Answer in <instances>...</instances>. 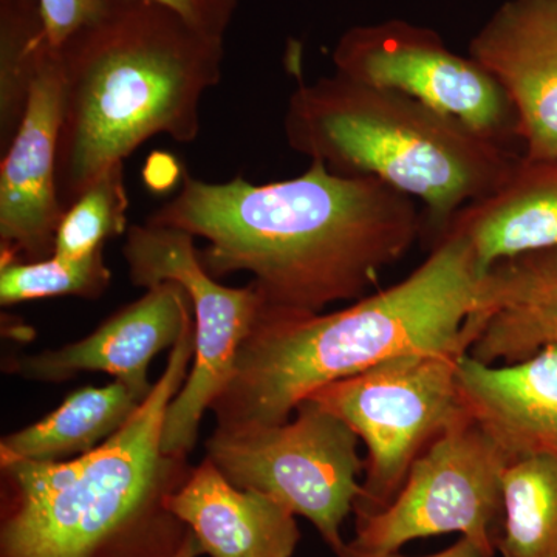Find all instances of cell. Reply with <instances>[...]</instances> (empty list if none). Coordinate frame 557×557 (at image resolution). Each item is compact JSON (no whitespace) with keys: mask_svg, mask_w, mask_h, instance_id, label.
I'll list each match as a JSON object with an SVG mask.
<instances>
[{"mask_svg":"<svg viewBox=\"0 0 557 557\" xmlns=\"http://www.w3.org/2000/svg\"><path fill=\"white\" fill-rule=\"evenodd\" d=\"M457 387L469 416L509 461L557 456L556 344L515 364H483L465 355L458 362Z\"/></svg>","mask_w":557,"mask_h":557,"instance_id":"5bb4252c","label":"cell"},{"mask_svg":"<svg viewBox=\"0 0 557 557\" xmlns=\"http://www.w3.org/2000/svg\"><path fill=\"white\" fill-rule=\"evenodd\" d=\"M49 42L39 0H0V150L9 148L27 108L40 50Z\"/></svg>","mask_w":557,"mask_h":557,"instance_id":"ffe728a7","label":"cell"},{"mask_svg":"<svg viewBox=\"0 0 557 557\" xmlns=\"http://www.w3.org/2000/svg\"><path fill=\"white\" fill-rule=\"evenodd\" d=\"M177 11L194 27L219 38H225L233 24L239 0H153Z\"/></svg>","mask_w":557,"mask_h":557,"instance_id":"cb8c5ba5","label":"cell"},{"mask_svg":"<svg viewBox=\"0 0 557 557\" xmlns=\"http://www.w3.org/2000/svg\"><path fill=\"white\" fill-rule=\"evenodd\" d=\"M129 197L124 186V163L108 168L65 211L54 239L57 258H86L106 242L127 233Z\"/></svg>","mask_w":557,"mask_h":557,"instance_id":"44dd1931","label":"cell"},{"mask_svg":"<svg viewBox=\"0 0 557 557\" xmlns=\"http://www.w3.org/2000/svg\"><path fill=\"white\" fill-rule=\"evenodd\" d=\"M223 39L153 0H101L60 47L57 188L65 211L148 139L196 141L201 100L222 81Z\"/></svg>","mask_w":557,"mask_h":557,"instance_id":"3957f363","label":"cell"},{"mask_svg":"<svg viewBox=\"0 0 557 557\" xmlns=\"http://www.w3.org/2000/svg\"><path fill=\"white\" fill-rule=\"evenodd\" d=\"M146 222L207 240L199 252L212 277L245 271L265 306L311 313L368 296L381 271L424 236L412 197L321 161L265 185L242 175L209 183L183 171L177 196Z\"/></svg>","mask_w":557,"mask_h":557,"instance_id":"6da1fadb","label":"cell"},{"mask_svg":"<svg viewBox=\"0 0 557 557\" xmlns=\"http://www.w3.org/2000/svg\"><path fill=\"white\" fill-rule=\"evenodd\" d=\"M469 57L507 91L522 156L557 157V0H507L475 33Z\"/></svg>","mask_w":557,"mask_h":557,"instance_id":"7c38bea8","label":"cell"},{"mask_svg":"<svg viewBox=\"0 0 557 557\" xmlns=\"http://www.w3.org/2000/svg\"><path fill=\"white\" fill-rule=\"evenodd\" d=\"M146 398L121 381L83 387L30 426L0 442V463L13 460L62 461L83 456L119 432Z\"/></svg>","mask_w":557,"mask_h":557,"instance_id":"ac0fdd59","label":"cell"},{"mask_svg":"<svg viewBox=\"0 0 557 557\" xmlns=\"http://www.w3.org/2000/svg\"><path fill=\"white\" fill-rule=\"evenodd\" d=\"M448 230L467 237L483 274L502 260L557 247V157L520 156L508 178L461 209Z\"/></svg>","mask_w":557,"mask_h":557,"instance_id":"e0dca14e","label":"cell"},{"mask_svg":"<svg viewBox=\"0 0 557 557\" xmlns=\"http://www.w3.org/2000/svg\"><path fill=\"white\" fill-rule=\"evenodd\" d=\"M194 318L185 288L164 282L146 289L86 338L57 350L17 359L14 372L40 383H62L81 372H104L148 398L149 364L177 344Z\"/></svg>","mask_w":557,"mask_h":557,"instance_id":"4fadbf2b","label":"cell"},{"mask_svg":"<svg viewBox=\"0 0 557 557\" xmlns=\"http://www.w3.org/2000/svg\"><path fill=\"white\" fill-rule=\"evenodd\" d=\"M485 325L475 311L467 335L440 350L387 359L310 395L368 446L357 518L383 511L398 496L413 461L467 412L457 387L458 362Z\"/></svg>","mask_w":557,"mask_h":557,"instance_id":"8992f818","label":"cell"},{"mask_svg":"<svg viewBox=\"0 0 557 557\" xmlns=\"http://www.w3.org/2000/svg\"><path fill=\"white\" fill-rule=\"evenodd\" d=\"M483 276L467 237L448 230L408 277L347 309L263 304L209 409L215 426L285 423L318 388L387 359L453 346L479 309Z\"/></svg>","mask_w":557,"mask_h":557,"instance_id":"7a4b0ae2","label":"cell"},{"mask_svg":"<svg viewBox=\"0 0 557 557\" xmlns=\"http://www.w3.org/2000/svg\"><path fill=\"white\" fill-rule=\"evenodd\" d=\"M296 417L270 426L218 428L207 458L240 490L256 491L306 518L333 553L361 493V440L341 418L304 399Z\"/></svg>","mask_w":557,"mask_h":557,"instance_id":"52a82bcc","label":"cell"},{"mask_svg":"<svg viewBox=\"0 0 557 557\" xmlns=\"http://www.w3.org/2000/svg\"><path fill=\"white\" fill-rule=\"evenodd\" d=\"M496 553L491 552L486 547H483L479 542L472 541V539L461 536L458 539L456 544L445 552L435 553V555L423 556V557H494ZM336 557H409L399 555L398 552L392 553H372V552H362V549H358L351 547L348 542L344 544V547L336 553Z\"/></svg>","mask_w":557,"mask_h":557,"instance_id":"d4e9b609","label":"cell"},{"mask_svg":"<svg viewBox=\"0 0 557 557\" xmlns=\"http://www.w3.org/2000/svg\"><path fill=\"white\" fill-rule=\"evenodd\" d=\"M101 0H39L47 40L60 49L100 9Z\"/></svg>","mask_w":557,"mask_h":557,"instance_id":"603a6c76","label":"cell"},{"mask_svg":"<svg viewBox=\"0 0 557 557\" xmlns=\"http://www.w3.org/2000/svg\"><path fill=\"white\" fill-rule=\"evenodd\" d=\"M485 325L469 357L496 366L525 361L557 346V247L496 263L480 287Z\"/></svg>","mask_w":557,"mask_h":557,"instance_id":"2e32d148","label":"cell"},{"mask_svg":"<svg viewBox=\"0 0 557 557\" xmlns=\"http://www.w3.org/2000/svg\"><path fill=\"white\" fill-rule=\"evenodd\" d=\"M166 507L209 557H292L300 541L289 509L234 486L207 457L168 497Z\"/></svg>","mask_w":557,"mask_h":557,"instance_id":"9a60e30c","label":"cell"},{"mask_svg":"<svg viewBox=\"0 0 557 557\" xmlns=\"http://www.w3.org/2000/svg\"><path fill=\"white\" fill-rule=\"evenodd\" d=\"M508 463L507 454L467 410L413 461L387 508L357 518L348 544L362 552L392 553L416 539L460 533L496 553Z\"/></svg>","mask_w":557,"mask_h":557,"instance_id":"9c48e42d","label":"cell"},{"mask_svg":"<svg viewBox=\"0 0 557 557\" xmlns=\"http://www.w3.org/2000/svg\"><path fill=\"white\" fill-rule=\"evenodd\" d=\"M110 277L104 247L81 259L51 256L36 262L0 263V304L14 306L60 296L100 298L109 287Z\"/></svg>","mask_w":557,"mask_h":557,"instance_id":"7402d4cb","label":"cell"},{"mask_svg":"<svg viewBox=\"0 0 557 557\" xmlns=\"http://www.w3.org/2000/svg\"><path fill=\"white\" fill-rule=\"evenodd\" d=\"M194 239L186 231L145 222L127 230L123 247L132 285L148 289L174 282L185 288L193 306V364L166 410L161 442L164 454L182 458L196 446L201 417L230 379L237 351L263 306L251 284H219L201 263Z\"/></svg>","mask_w":557,"mask_h":557,"instance_id":"ba28073f","label":"cell"},{"mask_svg":"<svg viewBox=\"0 0 557 557\" xmlns=\"http://www.w3.org/2000/svg\"><path fill=\"white\" fill-rule=\"evenodd\" d=\"M201 555H203V549H201L197 537L194 536V534L189 531L188 536H186L182 548L178 549V553L175 555V557H200Z\"/></svg>","mask_w":557,"mask_h":557,"instance_id":"484cf974","label":"cell"},{"mask_svg":"<svg viewBox=\"0 0 557 557\" xmlns=\"http://www.w3.org/2000/svg\"><path fill=\"white\" fill-rule=\"evenodd\" d=\"M289 149L420 200L432 245L468 205L508 178L522 153L397 90L324 76L300 83L284 116Z\"/></svg>","mask_w":557,"mask_h":557,"instance_id":"5b68a950","label":"cell"},{"mask_svg":"<svg viewBox=\"0 0 557 557\" xmlns=\"http://www.w3.org/2000/svg\"><path fill=\"white\" fill-rule=\"evenodd\" d=\"M64 78L60 49L40 50L27 108L0 164V263L51 258L65 214L57 188Z\"/></svg>","mask_w":557,"mask_h":557,"instance_id":"8fae6325","label":"cell"},{"mask_svg":"<svg viewBox=\"0 0 557 557\" xmlns=\"http://www.w3.org/2000/svg\"><path fill=\"white\" fill-rule=\"evenodd\" d=\"M194 318L148 398L112 437L78 458L2 463L0 557H175L189 528L168 497L189 472L163 453L172 399L194 359Z\"/></svg>","mask_w":557,"mask_h":557,"instance_id":"277c9868","label":"cell"},{"mask_svg":"<svg viewBox=\"0 0 557 557\" xmlns=\"http://www.w3.org/2000/svg\"><path fill=\"white\" fill-rule=\"evenodd\" d=\"M502 557H557V456L509 461L504 479Z\"/></svg>","mask_w":557,"mask_h":557,"instance_id":"d6986e66","label":"cell"},{"mask_svg":"<svg viewBox=\"0 0 557 557\" xmlns=\"http://www.w3.org/2000/svg\"><path fill=\"white\" fill-rule=\"evenodd\" d=\"M332 58L336 75L401 91L509 148L519 143L515 108L500 83L432 28L401 20L357 25L343 33Z\"/></svg>","mask_w":557,"mask_h":557,"instance_id":"30bf717a","label":"cell"}]
</instances>
